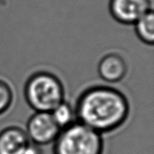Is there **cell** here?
Returning <instances> with one entry per match:
<instances>
[{"mask_svg":"<svg viewBox=\"0 0 154 154\" xmlns=\"http://www.w3.org/2000/svg\"><path fill=\"white\" fill-rule=\"evenodd\" d=\"M136 34L143 42L147 45L154 43V14L150 9L134 23Z\"/></svg>","mask_w":154,"mask_h":154,"instance_id":"8","label":"cell"},{"mask_svg":"<svg viewBox=\"0 0 154 154\" xmlns=\"http://www.w3.org/2000/svg\"><path fill=\"white\" fill-rule=\"evenodd\" d=\"M24 96L35 112L51 113L65 100V90L57 75L47 71H38L26 81Z\"/></svg>","mask_w":154,"mask_h":154,"instance_id":"2","label":"cell"},{"mask_svg":"<svg viewBox=\"0 0 154 154\" xmlns=\"http://www.w3.org/2000/svg\"><path fill=\"white\" fill-rule=\"evenodd\" d=\"M75 112L76 121L99 134L120 128L129 115V102L120 91L106 85L85 90L78 98Z\"/></svg>","mask_w":154,"mask_h":154,"instance_id":"1","label":"cell"},{"mask_svg":"<svg viewBox=\"0 0 154 154\" xmlns=\"http://www.w3.org/2000/svg\"><path fill=\"white\" fill-rule=\"evenodd\" d=\"M30 140L26 131L10 126L0 131V154H21Z\"/></svg>","mask_w":154,"mask_h":154,"instance_id":"7","label":"cell"},{"mask_svg":"<svg viewBox=\"0 0 154 154\" xmlns=\"http://www.w3.org/2000/svg\"><path fill=\"white\" fill-rule=\"evenodd\" d=\"M51 114L60 129L70 126V124L76 121L75 109L65 100L59 105H57L51 112Z\"/></svg>","mask_w":154,"mask_h":154,"instance_id":"9","label":"cell"},{"mask_svg":"<svg viewBox=\"0 0 154 154\" xmlns=\"http://www.w3.org/2000/svg\"><path fill=\"white\" fill-rule=\"evenodd\" d=\"M21 154H43V152L39 145L32 143L30 142L27 147L23 150Z\"/></svg>","mask_w":154,"mask_h":154,"instance_id":"11","label":"cell"},{"mask_svg":"<svg viewBox=\"0 0 154 154\" xmlns=\"http://www.w3.org/2000/svg\"><path fill=\"white\" fill-rule=\"evenodd\" d=\"M49 112H35L27 120L26 134L31 143L39 146L54 143L60 132Z\"/></svg>","mask_w":154,"mask_h":154,"instance_id":"4","label":"cell"},{"mask_svg":"<svg viewBox=\"0 0 154 154\" xmlns=\"http://www.w3.org/2000/svg\"><path fill=\"white\" fill-rule=\"evenodd\" d=\"M14 101V92L10 85L0 80V115L6 113Z\"/></svg>","mask_w":154,"mask_h":154,"instance_id":"10","label":"cell"},{"mask_svg":"<svg viewBox=\"0 0 154 154\" xmlns=\"http://www.w3.org/2000/svg\"><path fill=\"white\" fill-rule=\"evenodd\" d=\"M128 71L127 64L123 57L116 53L104 56L98 66V73L102 80L109 83L121 81Z\"/></svg>","mask_w":154,"mask_h":154,"instance_id":"6","label":"cell"},{"mask_svg":"<svg viewBox=\"0 0 154 154\" xmlns=\"http://www.w3.org/2000/svg\"><path fill=\"white\" fill-rule=\"evenodd\" d=\"M102 134L78 121L61 129L54 141L53 154H103Z\"/></svg>","mask_w":154,"mask_h":154,"instance_id":"3","label":"cell"},{"mask_svg":"<svg viewBox=\"0 0 154 154\" xmlns=\"http://www.w3.org/2000/svg\"><path fill=\"white\" fill-rule=\"evenodd\" d=\"M152 9L150 0H110L112 17L123 24H134Z\"/></svg>","mask_w":154,"mask_h":154,"instance_id":"5","label":"cell"}]
</instances>
